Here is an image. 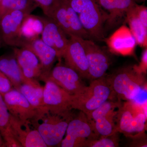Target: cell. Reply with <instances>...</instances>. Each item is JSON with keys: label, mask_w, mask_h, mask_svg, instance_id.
I'll list each match as a JSON object with an SVG mask.
<instances>
[{"label": "cell", "mask_w": 147, "mask_h": 147, "mask_svg": "<svg viewBox=\"0 0 147 147\" xmlns=\"http://www.w3.org/2000/svg\"><path fill=\"white\" fill-rule=\"evenodd\" d=\"M43 82V104L47 113L63 117H72L70 111L73 96L52 80L46 79Z\"/></svg>", "instance_id": "8992f818"}, {"label": "cell", "mask_w": 147, "mask_h": 147, "mask_svg": "<svg viewBox=\"0 0 147 147\" xmlns=\"http://www.w3.org/2000/svg\"><path fill=\"white\" fill-rule=\"evenodd\" d=\"M1 1V0H0V1Z\"/></svg>", "instance_id": "d6a6232c"}, {"label": "cell", "mask_w": 147, "mask_h": 147, "mask_svg": "<svg viewBox=\"0 0 147 147\" xmlns=\"http://www.w3.org/2000/svg\"><path fill=\"white\" fill-rule=\"evenodd\" d=\"M46 79L55 82L72 96L80 94L86 87L79 74L72 68L65 64H62L61 63L53 67Z\"/></svg>", "instance_id": "7c38bea8"}, {"label": "cell", "mask_w": 147, "mask_h": 147, "mask_svg": "<svg viewBox=\"0 0 147 147\" xmlns=\"http://www.w3.org/2000/svg\"><path fill=\"white\" fill-rule=\"evenodd\" d=\"M73 117H63L48 113L32 124L41 135L47 147L60 146L65 135L69 122Z\"/></svg>", "instance_id": "52a82bcc"}, {"label": "cell", "mask_w": 147, "mask_h": 147, "mask_svg": "<svg viewBox=\"0 0 147 147\" xmlns=\"http://www.w3.org/2000/svg\"><path fill=\"white\" fill-rule=\"evenodd\" d=\"M2 95L10 115L20 122L32 124L39 119L37 111L18 90L13 88Z\"/></svg>", "instance_id": "30bf717a"}, {"label": "cell", "mask_w": 147, "mask_h": 147, "mask_svg": "<svg viewBox=\"0 0 147 147\" xmlns=\"http://www.w3.org/2000/svg\"><path fill=\"white\" fill-rule=\"evenodd\" d=\"M0 70L9 79L15 89L18 90L29 79L24 76L13 53L0 56Z\"/></svg>", "instance_id": "7402d4cb"}, {"label": "cell", "mask_w": 147, "mask_h": 147, "mask_svg": "<svg viewBox=\"0 0 147 147\" xmlns=\"http://www.w3.org/2000/svg\"><path fill=\"white\" fill-rule=\"evenodd\" d=\"M21 47L30 49L38 58L42 68L41 81L44 82L53 68L54 63L58 59L57 52L43 42L39 36L24 38Z\"/></svg>", "instance_id": "2e32d148"}, {"label": "cell", "mask_w": 147, "mask_h": 147, "mask_svg": "<svg viewBox=\"0 0 147 147\" xmlns=\"http://www.w3.org/2000/svg\"><path fill=\"white\" fill-rule=\"evenodd\" d=\"M119 99L134 100L142 92L146 79L138 66L120 69L106 78Z\"/></svg>", "instance_id": "6da1fadb"}, {"label": "cell", "mask_w": 147, "mask_h": 147, "mask_svg": "<svg viewBox=\"0 0 147 147\" xmlns=\"http://www.w3.org/2000/svg\"><path fill=\"white\" fill-rule=\"evenodd\" d=\"M135 11L139 20L144 26L147 28V8L145 6L139 5L137 3L134 6Z\"/></svg>", "instance_id": "f546056e"}, {"label": "cell", "mask_w": 147, "mask_h": 147, "mask_svg": "<svg viewBox=\"0 0 147 147\" xmlns=\"http://www.w3.org/2000/svg\"><path fill=\"white\" fill-rule=\"evenodd\" d=\"M38 6L32 0H1L0 21L6 13L16 10L34 11Z\"/></svg>", "instance_id": "d4e9b609"}, {"label": "cell", "mask_w": 147, "mask_h": 147, "mask_svg": "<svg viewBox=\"0 0 147 147\" xmlns=\"http://www.w3.org/2000/svg\"><path fill=\"white\" fill-rule=\"evenodd\" d=\"M86 55L89 79L93 80L105 76L110 65L109 56L92 40L80 38Z\"/></svg>", "instance_id": "4fadbf2b"}, {"label": "cell", "mask_w": 147, "mask_h": 147, "mask_svg": "<svg viewBox=\"0 0 147 147\" xmlns=\"http://www.w3.org/2000/svg\"><path fill=\"white\" fill-rule=\"evenodd\" d=\"M13 88L9 79L0 70V93L4 94Z\"/></svg>", "instance_id": "f1b7e54d"}, {"label": "cell", "mask_w": 147, "mask_h": 147, "mask_svg": "<svg viewBox=\"0 0 147 147\" xmlns=\"http://www.w3.org/2000/svg\"><path fill=\"white\" fill-rule=\"evenodd\" d=\"M110 84L105 77L92 80L80 94L73 96L72 109L80 110L89 117L93 111L108 100L115 97Z\"/></svg>", "instance_id": "7a4b0ae2"}, {"label": "cell", "mask_w": 147, "mask_h": 147, "mask_svg": "<svg viewBox=\"0 0 147 147\" xmlns=\"http://www.w3.org/2000/svg\"><path fill=\"white\" fill-rule=\"evenodd\" d=\"M18 90L24 95L30 104L37 111L39 115V119L48 113L43 104V87L38 81L29 79L28 82L21 85Z\"/></svg>", "instance_id": "ffe728a7"}, {"label": "cell", "mask_w": 147, "mask_h": 147, "mask_svg": "<svg viewBox=\"0 0 147 147\" xmlns=\"http://www.w3.org/2000/svg\"><path fill=\"white\" fill-rule=\"evenodd\" d=\"M43 26L38 16L29 14L24 20L22 27V34L24 38L39 36Z\"/></svg>", "instance_id": "484cf974"}, {"label": "cell", "mask_w": 147, "mask_h": 147, "mask_svg": "<svg viewBox=\"0 0 147 147\" xmlns=\"http://www.w3.org/2000/svg\"><path fill=\"white\" fill-rule=\"evenodd\" d=\"M42 9L47 17L52 18L53 13L61 0H32Z\"/></svg>", "instance_id": "83f0119b"}, {"label": "cell", "mask_w": 147, "mask_h": 147, "mask_svg": "<svg viewBox=\"0 0 147 147\" xmlns=\"http://www.w3.org/2000/svg\"><path fill=\"white\" fill-rule=\"evenodd\" d=\"M146 104L141 105L134 100L120 103L115 117L117 132L130 138L145 133L147 120Z\"/></svg>", "instance_id": "3957f363"}, {"label": "cell", "mask_w": 147, "mask_h": 147, "mask_svg": "<svg viewBox=\"0 0 147 147\" xmlns=\"http://www.w3.org/2000/svg\"><path fill=\"white\" fill-rule=\"evenodd\" d=\"M39 18L43 26L41 39L56 51L60 61L68 44L67 36L53 18L46 16Z\"/></svg>", "instance_id": "9a60e30c"}, {"label": "cell", "mask_w": 147, "mask_h": 147, "mask_svg": "<svg viewBox=\"0 0 147 147\" xmlns=\"http://www.w3.org/2000/svg\"><path fill=\"white\" fill-rule=\"evenodd\" d=\"M13 54L26 78L41 81V64L34 53L26 47H17L13 49Z\"/></svg>", "instance_id": "d6986e66"}, {"label": "cell", "mask_w": 147, "mask_h": 147, "mask_svg": "<svg viewBox=\"0 0 147 147\" xmlns=\"http://www.w3.org/2000/svg\"><path fill=\"white\" fill-rule=\"evenodd\" d=\"M65 134L60 146L86 147L88 142L99 137L90 121L81 111L69 121Z\"/></svg>", "instance_id": "5b68a950"}, {"label": "cell", "mask_w": 147, "mask_h": 147, "mask_svg": "<svg viewBox=\"0 0 147 147\" xmlns=\"http://www.w3.org/2000/svg\"><path fill=\"white\" fill-rule=\"evenodd\" d=\"M52 18L68 36H74L84 39H88L90 37L78 14L66 0L61 1L54 11Z\"/></svg>", "instance_id": "8fae6325"}, {"label": "cell", "mask_w": 147, "mask_h": 147, "mask_svg": "<svg viewBox=\"0 0 147 147\" xmlns=\"http://www.w3.org/2000/svg\"><path fill=\"white\" fill-rule=\"evenodd\" d=\"M11 129L21 147H47L36 129H32L29 123H22L11 115Z\"/></svg>", "instance_id": "e0dca14e"}, {"label": "cell", "mask_w": 147, "mask_h": 147, "mask_svg": "<svg viewBox=\"0 0 147 147\" xmlns=\"http://www.w3.org/2000/svg\"><path fill=\"white\" fill-rule=\"evenodd\" d=\"M32 10H16L6 13L0 21L1 39L6 45L20 47L24 39L22 27Z\"/></svg>", "instance_id": "ba28073f"}, {"label": "cell", "mask_w": 147, "mask_h": 147, "mask_svg": "<svg viewBox=\"0 0 147 147\" xmlns=\"http://www.w3.org/2000/svg\"><path fill=\"white\" fill-rule=\"evenodd\" d=\"M79 16L90 37L101 40L104 37L103 24L107 19L96 0H66Z\"/></svg>", "instance_id": "277c9868"}, {"label": "cell", "mask_w": 147, "mask_h": 147, "mask_svg": "<svg viewBox=\"0 0 147 147\" xmlns=\"http://www.w3.org/2000/svg\"><path fill=\"white\" fill-rule=\"evenodd\" d=\"M0 147H6L4 141L1 134V131H0Z\"/></svg>", "instance_id": "1f68e13d"}, {"label": "cell", "mask_w": 147, "mask_h": 147, "mask_svg": "<svg viewBox=\"0 0 147 147\" xmlns=\"http://www.w3.org/2000/svg\"><path fill=\"white\" fill-rule=\"evenodd\" d=\"M68 44L63 55L65 65L76 71L82 78L88 79V67L86 52L80 38L69 36Z\"/></svg>", "instance_id": "5bb4252c"}, {"label": "cell", "mask_w": 147, "mask_h": 147, "mask_svg": "<svg viewBox=\"0 0 147 147\" xmlns=\"http://www.w3.org/2000/svg\"><path fill=\"white\" fill-rule=\"evenodd\" d=\"M100 7L107 11V21L109 26L115 25L125 16L127 12L136 4L135 0H96Z\"/></svg>", "instance_id": "44dd1931"}, {"label": "cell", "mask_w": 147, "mask_h": 147, "mask_svg": "<svg viewBox=\"0 0 147 147\" xmlns=\"http://www.w3.org/2000/svg\"><path fill=\"white\" fill-rule=\"evenodd\" d=\"M119 146V132L108 137H100L88 142L86 147H116Z\"/></svg>", "instance_id": "4316f807"}, {"label": "cell", "mask_w": 147, "mask_h": 147, "mask_svg": "<svg viewBox=\"0 0 147 147\" xmlns=\"http://www.w3.org/2000/svg\"><path fill=\"white\" fill-rule=\"evenodd\" d=\"M120 102L108 100L93 111L88 117L100 137H108L117 131L115 117Z\"/></svg>", "instance_id": "9c48e42d"}, {"label": "cell", "mask_w": 147, "mask_h": 147, "mask_svg": "<svg viewBox=\"0 0 147 147\" xmlns=\"http://www.w3.org/2000/svg\"><path fill=\"white\" fill-rule=\"evenodd\" d=\"M138 66V65H137ZM138 68L143 73H146L147 69V49L145 48L142 53L141 62L138 66Z\"/></svg>", "instance_id": "4dcf8cb0"}, {"label": "cell", "mask_w": 147, "mask_h": 147, "mask_svg": "<svg viewBox=\"0 0 147 147\" xmlns=\"http://www.w3.org/2000/svg\"><path fill=\"white\" fill-rule=\"evenodd\" d=\"M135 5L127 12L125 20L136 39L137 45L141 47H147V28L144 26L138 18L134 8Z\"/></svg>", "instance_id": "cb8c5ba5"}, {"label": "cell", "mask_w": 147, "mask_h": 147, "mask_svg": "<svg viewBox=\"0 0 147 147\" xmlns=\"http://www.w3.org/2000/svg\"><path fill=\"white\" fill-rule=\"evenodd\" d=\"M106 43L111 52L123 56L132 55L137 45L130 29L125 26L116 30L107 39Z\"/></svg>", "instance_id": "ac0fdd59"}, {"label": "cell", "mask_w": 147, "mask_h": 147, "mask_svg": "<svg viewBox=\"0 0 147 147\" xmlns=\"http://www.w3.org/2000/svg\"><path fill=\"white\" fill-rule=\"evenodd\" d=\"M11 115L2 94L0 93V131L6 147H21L13 137L11 129Z\"/></svg>", "instance_id": "603a6c76"}]
</instances>
